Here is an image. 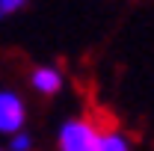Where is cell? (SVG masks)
Here are the masks:
<instances>
[{
	"label": "cell",
	"instance_id": "obj_3",
	"mask_svg": "<svg viewBox=\"0 0 154 151\" xmlns=\"http://www.w3.org/2000/svg\"><path fill=\"white\" fill-rule=\"evenodd\" d=\"M30 83L42 95H57L62 89V74H59L57 68H51V65H42V68H36L30 74Z\"/></svg>",
	"mask_w": 154,
	"mask_h": 151
},
{
	"label": "cell",
	"instance_id": "obj_2",
	"mask_svg": "<svg viewBox=\"0 0 154 151\" xmlns=\"http://www.w3.org/2000/svg\"><path fill=\"white\" fill-rule=\"evenodd\" d=\"M24 128V104H21L18 92L3 89L0 92V131L6 136H15Z\"/></svg>",
	"mask_w": 154,
	"mask_h": 151
},
{
	"label": "cell",
	"instance_id": "obj_1",
	"mask_svg": "<svg viewBox=\"0 0 154 151\" xmlns=\"http://www.w3.org/2000/svg\"><path fill=\"white\" fill-rule=\"evenodd\" d=\"M101 133L86 119H71L59 128V151H95Z\"/></svg>",
	"mask_w": 154,
	"mask_h": 151
},
{
	"label": "cell",
	"instance_id": "obj_6",
	"mask_svg": "<svg viewBox=\"0 0 154 151\" xmlns=\"http://www.w3.org/2000/svg\"><path fill=\"white\" fill-rule=\"evenodd\" d=\"M30 0H0V15L3 18H9L12 12H18V9H24Z\"/></svg>",
	"mask_w": 154,
	"mask_h": 151
},
{
	"label": "cell",
	"instance_id": "obj_4",
	"mask_svg": "<svg viewBox=\"0 0 154 151\" xmlns=\"http://www.w3.org/2000/svg\"><path fill=\"white\" fill-rule=\"evenodd\" d=\"M95 151H131V145L122 133H101Z\"/></svg>",
	"mask_w": 154,
	"mask_h": 151
},
{
	"label": "cell",
	"instance_id": "obj_5",
	"mask_svg": "<svg viewBox=\"0 0 154 151\" xmlns=\"http://www.w3.org/2000/svg\"><path fill=\"white\" fill-rule=\"evenodd\" d=\"M30 148H33V139L27 133H15L9 139V151H30Z\"/></svg>",
	"mask_w": 154,
	"mask_h": 151
}]
</instances>
